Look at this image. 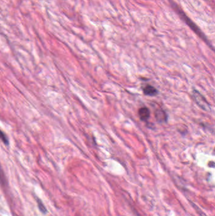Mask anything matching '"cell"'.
<instances>
[{
    "mask_svg": "<svg viewBox=\"0 0 215 216\" xmlns=\"http://www.w3.org/2000/svg\"><path fill=\"white\" fill-rule=\"evenodd\" d=\"M38 205H39V208L40 211L42 213H44V214L46 213V212H47L46 208L44 207V205H43L42 203L40 201H39V200L38 201Z\"/></svg>",
    "mask_w": 215,
    "mask_h": 216,
    "instance_id": "cell-6",
    "label": "cell"
},
{
    "mask_svg": "<svg viewBox=\"0 0 215 216\" xmlns=\"http://www.w3.org/2000/svg\"><path fill=\"white\" fill-rule=\"evenodd\" d=\"M138 114L141 120L143 121H146L150 116L149 110L146 107L140 108L138 111Z\"/></svg>",
    "mask_w": 215,
    "mask_h": 216,
    "instance_id": "cell-4",
    "label": "cell"
},
{
    "mask_svg": "<svg viewBox=\"0 0 215 216\" xmlns=\"http://www.w3.org/2000/svg\"><path fill=\"white\" fill-rule=\"evenodd\" d=\"M0 138L2 139L3 140V141H4L5 143H8V142H7V141H6V139H5V136H3V134L2 132H0Z\"/></svg>",
    "mask_w": 215,
    "mask_h": 216,
    "instance_id": "cell-7",
    "label": "cell"
},
{
    "mask_svg": "<svg viewBox=\"0 0 215 216\" xmlns=\"http://www.w3.org/2000/svg\"><path fill=\"white\" fill-rule=\"evenodd\" d=\"M193 96H194L196 104L201 108H202L203 110L206 111L210 110L211 106L209 104V103H207L205 97L201 94V93H199L196 90H193Z\"/></svg>",
    "mask_w": 215,
    "mask_h": 216,
    "instance_id": "cell-2",
    "label": "cell"
},
{
    "mask_svg": "<svg viewBox=\"0 0 215 216\" xmlns=\"http://www.w3.org/2000/svg\"><path fill=\"white\" fill-rule=\"evenodd\" d=\"M155 118L158 122L159 123H164L166 122L168 118L167 113L162 110H157L155 111Z\"/></svg>",
    "mask_w": 215,
    "mask_h": 216,
    "instance_id": "cell-3",
    "label": "cell"
},
{
    "mask_svg": "<svg viewBox=\"0 0 215 216\" xmlns=\"http://www.w3.org/2000/svg\"><path fill=\"white\" fill-rule=\"evenodd\" d=\"M143 90L145 94L148 96H155L158 93L157 89L153 86L150 85H146Z\"/></svg>",
    "mask_w": 215,
    "mask_h": 216,
    "instance_id": "cell-5",
    "label": "cell"
},
{
    "mask_svg": "<svg viewBox=\"0 0 215 216\" xmlns=\"http://www.w3.org/2000/svg\"><path fill=\"white\" fill-rule=\"evenodd\" d=\"M170 3L171 5L172 8L177 13V15L182 19V20L184 21V22L187 24L188 26L191 28V29L194 32L199 38H200L203 41H204L207 45L213 49L211 43L206 37L205 34L203 32V31L201 30V28L194 22V21L187 16V15L184 13V11L182 10L181 7L179 6L175 2L171 1V0L170 1Z\"/></svg>",
    "mask_w": 215,
    "mask_h": 216,
    "instance_id": "cell-1",
    "label": "cell"
}]
</instances>
